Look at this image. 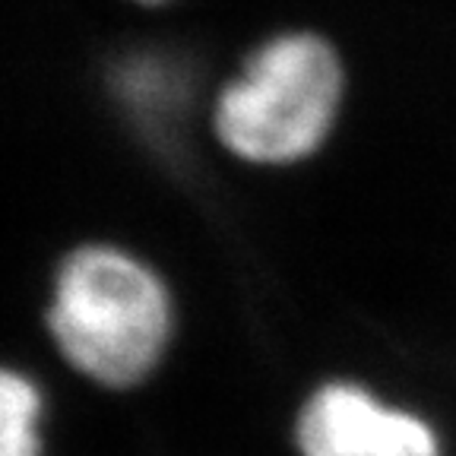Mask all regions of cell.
Wrapping results in <instances>:
<instances>
[{"label":"cell","instance_id":"obj_1","mask_svg":"<svg viewBox=\"0 0 456 456\" xmlns=\"http://www.w3.org/2000/svg\"><path fill=\"white\" fill-rule=\"evenodd\" d=\"M346 93L336 48L292 28L260 42L213 99V134L250 165H292L333 134Z\"/></svg>","mask_w":456,"mask_h":456},{"label":"cell","instance_id":"obj_2","mask_svg":"<svg viewBox=\"0 0 456 456\" xmlns=\"http://www.w3.org/2000/svg\"><path fill=\"white\" fill-rule=\"evenodd\" d=\"M51 333L57 346L105 387H130L152 370L171 330V305L159 276L114 248H79L54 282Z\"/></svg>","mask_w":456,"mask_h":456},{"label":"cell","instance_id":"obj_3","mask_svg":"<svg viewBox=\"0 0 456 456\" xmlns=\"http://www.w3.org/2000/svg\"><path fill=\"white\" fill-rule=\"evenodd\" d=\"M298 444L305 456H441L428 421L355 384H330L307 399Z\"/></svg>","mask_w":456,"mask_h":456},{"label":"cell","instance_id":"obj_4","mask_svg":"<svg viewBox=\"0 0 456 456\" xmlns=\"http://www.w3.org/2000/svg\"><path fill=\"white\" fill-rule=\"evenodd\" d=\"M197 67L171 48H130L108 64V93L127 127L156 150H175L197 108Z\"/></svg>","mask_w":456,"mask_h":456},{"label":"cell","instance_id":"obj_5","mask_svg":"<svg viewBox=\"0 0 456 456\" xmlns=\"http://www.w3.org/2000/svg\"><path fill=\"white\" fill-rule=\"evenodd\" d=\"M38 390L13 370H0V456H38Z\"/></svg>","mask_w":456,"mask_h":456},{"label":"cell","instance_id":"obj_6","mask_svg":"<svg viewBox=\"0 0 456 456\" xmlns=\"http://www.w3.org/2000/svg\"><path fill=\"white\" fill-rule=\"evenodd\" d=\"M136 4H146V7H159V4H168V0H136Z\"/></svg>","mask_w":456,"mask_h":456}]
</instances>
